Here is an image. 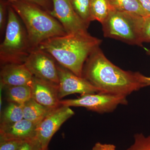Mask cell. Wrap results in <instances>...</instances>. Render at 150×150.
I'll return each instance as SVG.
<instances>
[{
	"mask_svg": "<svg viewBox=\"0 0 150 150\" xmlns=\"http://www.w3.org/2000/svg\"><path fill=\"white\" fill-rule=\"evenodd\" d=\"M82 77L101 93L126 97L143 88L138 72L125 71L114 65L99 47L86 61Z\"/></svg>",
	"mask_w": 150,
	"mask_h": 150,
	"instance_id": "obj_1",
	"label": "cell"
},
{
	"mask_svg": "<svg viewBox=\"0 0 150 150\" xmlns=\"http://www.w3.org/2000/svg\"><path fill=\"white\" fill-rule=\"evenodd\" d=\"M101 43V39L85 31L52 38L38 47L50 54L59 64L82 77L86 61Z\"/></svg>",
	"mask_w": 150,
	"mask_h": 150,
	"instance_id": "obj_2",
	"label": "cell"
},
{
	"mask_svg": "<svg viewBox=\"0 0 150 150\" xmlns=\"http://www.w3.org/2000/svg\"><path fill=\"white\" fill-rule=\"evenodd\" d=\"M9 3L24 25L32 49L48 39L67 34L61 23L39 6L24 1Z\"/></svg>",
	"mask_w": 150,
	"mask_h": 150,
	"instance_id": "obj_3",
	"label": "cell"
},
{
	"mask_svg": "<svg viewBox=\"0 0 150 150\" xmlns=\"http://www.w3.org/2000/svg\"><path fill=\"white\" fill-rule=\"evenodd\" d=\"M8 12L4 38L0 45L1 66L23 64L33 49L24 25L9 3Z\"/></svg>",
	"mask_w": 150,
	"mask_h": 150,
	"instance_id": "obj_4",
	"label": "cell"
},
{
	"mask_svg": "<svg viewBox=\"0 0 150 150\" xmlns=\"http://www.w3.org/2000/svg\"><path fill=\"white\" fill-rule=\"evenodd\" d=\"M142 17L136 14L112 10L101 23L104 37L143 47L140 30Z\"/></svg>",
	"mask_w": 150,
	"mask_h": 150,
	"instance_id": "obj_5",
	"label": "cell"
},
{
	"mask_svg": "<svg viewBox=\"0 0 150 150\" xmlns=\"http://www.w3.org/2000/svg\"><path fill=\"white\" fill-rule=\"evenodd\" d=\"M127 103L126 96L101 93L86 94L77 98L60 100L61 105L85 108L99 113L112 112L120 105Z\"/></svg>",
	"mask_w": 150,
	"mask_h": 150,
	"instance_id": "obj_6",
	"label": "cell"
},
{
	"mask_svg": "<svg viewBox=\"0 0 150 150\" xmlns=\"http://www.w3.org/2000/svg\"><path fill=\"white\" fill-rule=\"evenodd\" d=\"M23 64L34 77L59 85L57 63L46 51L38 47L33 49Z\"/></svg>",
	"mask_w": 150,
	"mask_h": 150,
	"instance_id": "obj_7",
	"label": "cell"
},
{
	"mask_svg": "<svg viewBox=\"0 0 150 150\" xmlns=\"http://www.w3.org/2000/svg\"><path fill=\"white\" fill-rule=\"evenodd\" d=\"M74 114L70 107L61 105L51 110L38 124L35 137L43 149L48 148L49 142L55 133Z\"/></svg>",
	"mask_w": 150,
	"mask_h": 150,
	"instance_id": "obj_8",
	"label": "cell"
},
{
	"mask_svg": "<svg viewBox=\"0 0 150 150\" xmlns=\"http://www.w3.org/2000/svg\"><path fill=\"white\" fill-rule=\"evenodd\" d=\"M59 75V97L61 100L73 94L99 93L98 89L83 77H80L57 63Z\"/></svg>",
	"mask_w": 150,
	"mask_h": 150,
	"instance_id": "obj_9",
	"label": "cell"
},
{
	"mask_svg": "<svg viewBox=\"0 0 150 150\" xmlns=\"http://www.w3.org/2000/svg\"><path fill=\"white\" fill-rule=\"evenodd\" d=\"M53 9L49 13L62 25L67 34L87 31L88 26L73 8L70 0H52Z\"/></svg>",
	"mask_w": 150,
	"mask_h": 150,
	"instance_id": "obj_10",
	"label": "cell"
},
{
	"mask_svg": "<svg viewBox=\"0 0 150 150\" xmlns=\"http://www.w3.org/2000/svg\"><path fill=\"white\" fill-rule=\"evenodd\" d=\"M30 87L32 98L38 103L50 109L61 105L58 85L33 77Z\"/></svg>",
	"mask_w": 150,
	"mask_h": 150,
	"instance_id": "obj_11",
	"label": "cell"
},
{
	"mask_svg": "<svg viewBox=\"0 0 150 150\" xmlns=\"http://www.w3.org/2000/svg\"><path fill=\"white\" fill-rule=\"evenodd\" d=\"M33 78L24 64H9L1 66L0 80L3 88L9 86H30Z\"/></svg>",
	"mask_w": 150,
	"mask_h": 150,
	"instance_id": "obj_12",
	"label": "cell"
},
{
	"mask_svg": "<svg viewBox=\"0 0 150 150\" xmlns=\"http://www.w3.org/2000/svg\"><path fill=\"white\" fill-rule=\"evenodd\" d=\"M38 124L23 118L8 126H0V141H25L36 137Z\"/></svg>",
	"mask_w": 150,
	"mask_h": 150,
	"instance_id": "obj_13",
	"label": "cell"
},
{
	"mask_svg": "<svg viewBox=\"0 0 150 150\" xmlns=\"http://www.w3.org/2000/svg\"><path fill=\"white\" fill-rule=\"evenodd\" d=\"M23 110L24 119L38 124L53 109L44 107L31 98L23 105Z\"/></svg>",
	"mask_w": 150,
	"mask_h": 150,
	"instance_id": "obj_14",
	"label": "cell"
},
{
	"mask_svg": "<svg viewBox=\"0 0 150 150\" xmlns=\"http://www.w3.org/2000/svg\"><path fill=\"white\" fill-rule=\"evenodd\" d=\"M5 89L6 99L8 102L23 105L32 98L31 91L29 86H9Z\"/></svg>",
	"mask_w": 150,
	"mask_h": 150,
	"instance_id": "obj_15",
	"label": "cell"
},
{
	"mask_svg": "<svg viewBox=\"0 0 150 150\" xmlns=\"http://www.w3.org/2000/svg\"><path fill=\"white\" fill-rule=\"evenodd\" d=\"M113 10L127 12L142 16H149L138 0H108Z\"/></svg>",
	"mask_w": 150,
	"mask_h": 150,
	"instance_id": "obj_16",
	"label": "cell"
},
{
	"mask_svg": "<svg viewBox=\"0 0 150 150\" xmlns=\"http://www.w3.org/2000/svg\"><path fill=\"white\" fill-rule=\"evenodd\" d=\"M23 119V105L9 103L2 113L0 126L11 125Z\"/></svg>",
	"mask_w": 150,
	"mask_h": 150,
	"instance_id": "obj_17",
	"label": "cell"
},
{
	"mask_svg": "<svg viewBox=\"0 0 150 150\" xmlns=\"http://www.w3.org/2000/svg\"><path fill=\"white\" fill-rule=\"evenodd\" d=\"M112 10L108 0H91V14L92 21L102 23Z\"/></svg>",
	"mask_w": 150,
	"mask_h": 150,
	"instance_id": "obj_18",
	"label": "cell"
},
{
	"mask_svg": "<svg viewBox=\"0 0 150 150\" xmlns=\"http://www.w3.org/2000/svg\"><path fill=\"white\" fill-rule=\"evenodd\" d=\"M78 16L88 26L92 21L91 14V0H70Z\"/></svg>",
	"mask_w": 150,
	"mask_h": 150,
	"instance_id": "obj_19",
	"label": "cell"
},
{
	"mask_svg": "<svg viewBox=\"0 0 150 150\" xmlns=\"http://www.w3.org/2000/svg\"><path fill=\"white\" fill-rule=\"evenodd\" d=\"M132 144L125 150H150V134L145 136L142 133L134 135Z\"/></svg>",
	"mask_w": 150,
	"mask_h": 150,
	"instance_id": "obj_20",
	"label": "cell"
},
{
	"mask_svg": "<svg viewBox=\"0 0 150 150\" xmlns=\"http://www.w3.org/2000/svg\"><path fill=\"white\" fill-rule=\"evenodd\" d=\"M140 35L142 43L150 42V15L142 17L140 22Z\"/></svg>",
	"mask_w": 150,
	"mask_h": 150,
	"instance_id": "obj_21",
	"label": "cell"
},
{
	"mask_svg": "<svg viewBox=\"0 0 150 150\" xmlns=\"http://www.w3.org/2000/svg\"><path fill=\"white\" fill-rule=\"evenodd\" d=\"M8 5V0H0V31L2 34L5 31L7 23Z\"/></svg>",
	"mask_w": 150,
	"mask_h": 150,
	"instance_id": "obj_22",
	"label": "cell"
},
{
	"mask_svg": "<svg viewBox=\"0 0 150 150\" xmlns=\"http://www.w3.org/2000/svg\"><path fill=\"white\" fill-rule=\"evenodd\" d=\"M36 137L23 141L18 150H43Z\"/></svg>",
	"mask_w": 150,
	"mask_h": 150,
	"instance_id": "obj_23",
	"label": "cell"
},
{
	"mask_svg": "<svg viewBox=\"0 0 150 150\" xmlns=\"http://www.w3.org/2000/svg\"><path fill=\"white\" fill-rule=\"evenodd\" d=\"M23 141L20 140L0 141V150H18Z\"/></svg>",
	"mask_w": 150,
	"mask_h": 150,
	"instance_id": "obj_24",
	"label": "cell"
},
{
	"mask_svg": "<svg viewBox=\"0 0 150 150\" xmlns=\"http://www.w3.org/2000/svg\"><path fill=\"white\" fill-rule=\"evenodd\" d=\"M9 2L24 1L35 4L50 13L53 9L52 0H8Z\"/></svg>",
	"mask_w": 150,
	"mask_h": 150,
	"instance_id": "obj_25",
	"label": "cell"
},
{
	"mask_svg": "<svg viewBox=\"0 0 150 150\" xmlns=\"http://www.w3.org/2000/svg\"><path fill=\"white\" fill-rule=\"evenodd\" d=\"M147 54L150 56V49H146ZM138 76L139 81L142 87L150 86V77H147L138 72Z\"/></svg>",
	"mask_w": 150,
	"mask_h": 150,
	"instance_id": "obj_26",
	"label": "cell"
},
{
	"mask_svg": "<svg viewBox=\"0 0 150 150\" xmlns=\"http://www.w3.org/2000/svg\"><path fill=\"white\" fill-rule=\"evenodd\" d=\"M91 150H116V146L112 144H103L98 142L95 144Z\"/></svg>",
	"mask_w": 150,
	"mask_h": 150,
	"instance_id": "obj_27",
	"label": "cell"
},
{
	"mask_svg": "<svg viewBox=\"0 0 150 150\" xmlns=\"http://www.w3.org/2000/svg\"><path fill=\"white\" fill-rule=\"evenodd\" d=\"M142 7L150 15V0H138Z\"/></svg>",
	"mask_w": 150,
	"mask_h": 150,
	"instance_id": "obj_28",
	"label": "cell"
},
{
	"mask_svg": "<svg viewBox=\"0 0 150 150\" xmlns=\"http://www.w3.org/2000/svg\"><path fill=\"white\" fill-rule=\"evenodd\" d=\"M43 150H48V148H47V149H43Z\"/></svg>",
	"mask_w": 150,
	"mask_h": 150,
	"instance_id": "obj_29",
	"label": "cell"
}]
</instances>
